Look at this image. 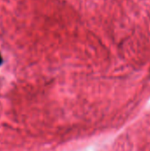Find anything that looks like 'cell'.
Listing matches in <instances>:
<instances>
[{"mask_svg": "<svg viewBox=\"0 0 150 151\" xmlns=\"http://www.w3.org/2000/svg\"><path fill=\"white\" fill-rule=\"evenodd\" d=\"M3 64V58H2V56H1V54H0V65Z\"/></svg>", "mask_w": 150, "mask_h": 151, "instance_id": "1", "label": "cell"}]
</instances>
